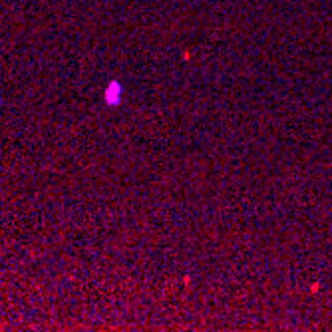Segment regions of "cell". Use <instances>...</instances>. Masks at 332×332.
I'll list each match as a JSON object with an SVG mask.
<instances>
[{
  "instance_id": "6da1fadb",
  "label": "cell",
  "mask_w": 332,
  "mask_h": 332,
  "mask_svg": "<svg viewBox=\"0 0 332 332\" xmlns=\"http://www.w3.org/2000/svg\"><path fill=\"white\" fill-rule=\"evenodd\" d=\"M122 96H123V90L122 86L118 84V82H112V84H107L104 92V100L107 105H118L122 102Z\"/></svg>"
}]
</instances>
